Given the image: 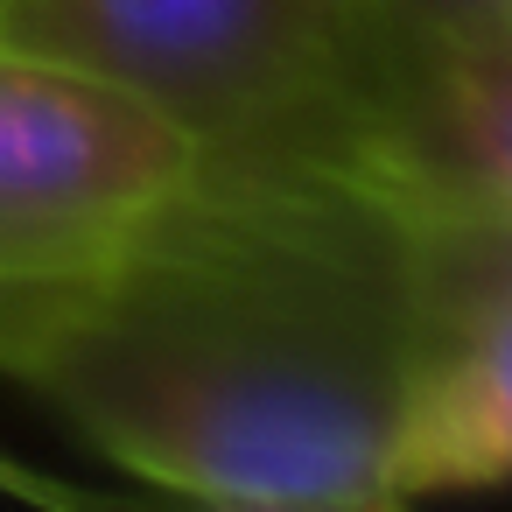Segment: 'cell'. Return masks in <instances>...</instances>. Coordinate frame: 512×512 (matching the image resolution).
Returning <instances> with one entry per match:
<instances>
[{
	"mask_svg": "<svg viewBox=\"0 0 512 512\" xmlns=\"http://www.w3.org/2000/svg\"><path fill=\"white\" fill-rule=\"evenodd\" d=\"M428 365L400 218L337 162H204L106 267L0 288V372L232 512H379Z\"/></svg>",
	"mask_w": 512,
	"mask_h": 512,
	"instance_id": "obj_1",
	"label": "cell"
},
{
	"mask_svg": "<svg viewBox=\"0 0 512 512\" xmlns=\"http://www.w3.org/2000/svg\"><path fill=\"white\" fill-rule=\"evenodd\" d=\"M0 43L141 92L204 162H344L393 57L365 0H0Z\"/></svg>",
	"mask_w": 512,
	"mask_h": 512,
	"instance_id": "obj_2",
	"label": "cell"
},
{
	"mask_svg": "<svg viewBox=\"0 0 512 512\" xmlns=\"http://www.w3.org/2000/svg\"><path fill=\"white\" fill-rule=\"evenodd\" d=\"M204 169V148L141 92L0 43V288L106 267Z\"/></svg>",
	"mask_w": 512,
	"mask_h": 512,
	"instance_id": "obj_3",
	"label": "cell"
},
{
	"mask_svg": "<svg viewBox=\"0 0 512 512\" xmlns=\"http://www.w3.org/2000/svg\"><path fill=\"white\" fill-rule=\"evenodd\" d=\"M337 169L386 204H512V29L393 50Z\"/></svg>",
	"mask_w": 512,
	"mask_h": 512,
	"instance_id": "obj_4",
	"label": "cell"
},
{
	"mask_svg": "<svg viewBox=\"0 0 512 512\" xmlns=\"http://www.w3.org/2000/svg\"><path fill=\"white\" fill-rule=\"evenodd\" d=\"M512 484V316L435 337L393 442V505Z\"/></svg>",
	"mask_w": 512,
	"mask_h": 512,
	"instance_id": "obj_5",
	"label": "cell"
},
{
	"mask_svg": "<svg viewBox=\"0 0 512 512\" xmlns=\"http://www.w3.org/2000/svg\"><path fill=\"white\" fill-rule=\"evenodd\" d=\"M393 218L428 344L512 316V204L435 197V204H393Z\"/></svg>",
	"mask_w": 512,
	"mask_h": 512,
	"instance_id": "obj_6",
	"label": "cell"
},
{
	"mask_svg": "<svg viewBox=\"0 0 512 512\" xmlns=\"http://www.w3.org/2000/svg\"><path fill=\"white\" fill-rule=\"evenodd\" d=\"M379 36L393 50L407 43H456V36H505L512 0H365Z\"/></svg>",
	"mask_w": 512,
	"mask_h": 512,
	"instance_id": "obj_7",
	"label": "cell"
}]
</instances>
